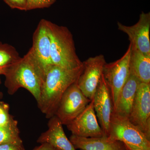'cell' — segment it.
I'll use <instances>...</instances> for the list:
<instances>
[{
  "mask_svg": "<svg viewBox=\"0 0 150 150\" xmlns=\"http://www.w3.org/2000/svg\"><path fill=\"white\" fill-rule=\"evenodd\" d=\"M7 143L23 146L17 121L14 119L7 126H0V145Z\"/></svg>",
  "mask_w": 150,
  "mask_h": 150,
  "instance_id": "e0dca14e",
  "label": "cell"
},
{
  "mask_svg": "<svg viewBox=\"0 0 150 150\" xmlns=\"http://www.w3.org/2000/svg\"><path fill=\"white\" fill-rule=\"evenodd\" d=\"M129 66L130 74L141 82L150 83V56L145 55L132 46Z\"/></svg>",
  "mask_w": 150,
  "mask_h": 150,
  "instance_id": "2e32d148",
  "label": "cell"
},
{
  "mask_svg": "<svg viewBox=\"0 0 150 150\" xmlns=\"http://www.w3.org/2000/svg\"><path fill=\"white\" fill-rule=\"evenodd\" d=\"M131 50L132 46L130 43L127 51L120 59L112 63H106L103 67V74L110 89L113 107L130 75L129 63Z\"/></svg>",
  "mask_w": 150,
  "mask_h": 150,
  "instance_id": "5b68a950",
  "label": "cell"
},
{
  "mask_svg": "<svg viewBox=\"0 0 150 150\" xmlns=\"http://www.w3.org/2000/svg\"><path fill=\"white\" fill-rule=\"evenodd\" d=\"M18 52L15 47L0 42V67L6 68L20 59Z\"/></svg>",
  "mask_w": 150,
  "mask_h": 150,
  "instance_id": "ac0fdd59",
  "label": "cell"
},
{
  "mask_svg": "<svg viewBox=\"0 0 150 150\" xmlns=\"http://www.w3.org/2000/svg\"><path fill=\"white\" fill-rule=\"evenodd\" d=\"M5 86L12 95L20 88L27 90L37 102L46 74L28 53L5 69Z\"/></svg>",
  "mask_w": 150,
  "mask_h": 150,
  "instance_id": "7a4b0ae2",
  "label": "cell"
},
{
  "mask_svg": "<svg viewBox=\"0 0 150 150\" xmlns=\"http://www.w3.org/2000/svg\"><path fill=\"white\" fill-rule=\"evenodd\" d=\"M140 83V81L136 77L130 74L119 94L116 104L113 107V113L129 118L137 87Z\"/></svg>",
  "mask_w": 150,
  "mask_h": 150,
  "instance_id": "5bb4252c",
  "label": "cell"
},
{
  "mask_svg": "<svg viewBox=\"0 0 150 150\" xmlns=\"http://www.w3.org/2000/svg\"><path fill=\"white\" fill-rule=\"evenodd\" d=\"M67 126L72 135L77 137L97 138L105 136L97 119L93 99L83 111Z\"/></svg>",
  "mask_w": 150,
  "mask_h": 150,
  "instance_id": "9c48e42d",
  "label": "cell"
},
{
  "mask_svg": "<svg viewBox=\"0 0 150 150\" xmlns=\"http://www.w3.org/2000/svg\"><path fill=\"white\" fill-rule=\"evenodd\" d=\"M63 125L57 116H52L48 121V130L40 135L38 143L48 144L60 150H76L66 136Z\"/></svg>",
  "mask_w": 150,
  "mask_h": 150,
  "instance_id": "4fadbf2b",
  "label": "cell"
},
{
  "mask_svg": "<svg viewBox=\"0 0 150 150\" xmlns=\"http://www.w3.org/2000/svg\"><path fill=\"white\" fill-rule=\"evenodd\" d=\"M124 144L126 150H148L143 149V148L139 147L137 146H134V145L128 144Z\"/></svg>",
  "mask_w": 150,
  "mask_h": 150,
  "instance_id": "cb8c5ba5",
  "label": "cell"
},
{
  "mask_svg": "<svg viewBox=\"0 0 150 150\" xmlns=\"http://www.w3.org/2000/svg\"><path fill=\"white\" fill-rule=\"evenodd\" d=\"M46 74L53 65L51 56V42L46 23V19L39 22L33 37L32 47L28 52Z\"/></svg>",
  "mask_w": 150,
  "mask_h": 150,
  "instance_id": "30bf717a",
  "label": "cell"
},
{
  "mask_svg": "<svg viewBox=\"0 0 150 150\" xmlns=\"http://www.w3.org/2000/svg\"><path fill=\"white\" fill-rule=\"evenodd\" d=\"M8 108V105L3 103L0 110V126H7L14 119L9 113Z\"/></svg>",
  "mask_w": 150,
  "mask_h": 150,
  "instance_id": "ffe728a7",
  "label": "cell"
},
{
  "mask_svg": "<svg viewBox=\"0 0 150 150\" xmlns=\"http://www.w3.org/2000/svg\"><path fill=\"white\" fill-rule=\"evenodd\" d=\"M69 140L76 149L126 150L123 142L112 141L105 136L97 138H84L71 135Z\"/></svg>",
  "mask_w": 150,
  "mask_h": 150,
  "instance_id": "9a60e30c",
  "label": "cell"
},
{
  "mask_svg": "<svg viewBox=\"0 0 150 150\" xmlns=\"http://www.w3.org/2000/svg\"><path fill=\"white\" fill-rule=\"evenodd\" d=\"M108 137L112 141L150 150V140L128 118L112 112Z\"/></svg>",
  "mask_w": 150,
  "mask_h": 150,
  "instance_id": "277c9868",
  "label": "cell"
},
{
  "mask_svg": "<svg viewBox=\"0 0 150 150\" xmlns=\"http://www.w3.org/2000/svg\"><path fill=\"white\" fill-rule=\"evenodd\" d=\"M83 67V64L77 69H68L53 65L48 69L37 102L38 107L46 118L55 115L63 94L77 81Z\"/></svg>",
  "mask_w": 150,
  "mask_h": 150,
  "instance_id": "6da1fadb",
  "label": "cell"
},
{
  "mask_svg": "<svg viewBox=\"0 0 150 150\" xmlns=\"http://www.w3.org/2000/svg\"><path fill=\"white\" fill-rule=\"evenodd\" d=\"M129 119L150 140V83L139 84Z\"/></svg>",
  "mask_w": 150,
  "mask_h": 150,
  "instance_id": "52a82bcc",
  "label": "cell"
},
{
  "mask_svg": "<svg viewBox=\"0 0 150 150\" xmlns=\"http://www.w3.org/2000/svg\"><path fill=\"white\" fill-rule=\"evenodd\" d=\"M46 23L51 42L53 64L68 69L82 67L83 62L77 55L73 35L69 30L47 20Z\"/></svg>",
  "mask_w": 150,
  "mask_h": 150,
  "instance_id": "3957f363",
  "label": "cell"
},
{
  "mask_svg": "<svg viewBox=\"0 0 150 150\" xmlns=\"http://www.w3.org/2000/svg\"><path fill=\"white\" fill-rule=\"evenodd\" d=\"M118 29L126 33L130 43L134 48L145 55L150 56V13L142 12L137 23L127 26L118 22Z\"/></svg>",
  "mask_w": 150,
  "mask_h": 150,
  "instance_id": "8fae6325",
  "label": "cell"
},
{
  "mask_svg": "<svg viewBox=\"0 0 150 150\" xmlns=\"http://www.w3.org/2000/svg\"><path fill=\"white\" fill-rule=\"evenodd\" d=\"M6 68H1L0 67V75H4Z\"/></svg>",
  "mask_w": 150,
  "mask_h": 150,
  "instance_id": "d4e9b609",
  "label": "cell"
},
{
  "mask_svg": "<svg viewBox=\"0 0 150 150\" xmlns=\"http://www.w3.org/2000/svg\"><path fill=\"white\" fill-rule=\"evenodd\" d=\"M11 8L26 10L27 0H3Z\"/></svg>",
  "mask_w": 150,
  "mask_h": 150,
  "instance_id": "44dd1931",
  "label": "cell"
},
{
  "mask_svg": "<svg viewBox=\"0 0 150 150\" xmlns=\"http://www.w3.org/2000/svg\"></svg>",
  "mask_w": 150,
  "mask_h": 150,
  "instance_id": "4316f807",
  "label": "cell"
},
{
  "mask_svg": "<svg viewBox=\"0 0 150 150\" xmlns=\"http://www.w3.org/2000/svg\"><path fill=\"white\" fill-rule=\"evenodd\" d=\"M91 101L81 91L76 82L65 91L55 115L63 125L67 126L83 111Z\"/></svg>",
  "mask_w": 150,
  "mask_h": 150,
  "instance_id": "8992f818",
  "label": "cell"
},
{
  "mask_svg": "<svg viewBox=\"0 0 150 150\" xmlns=\"http://www.w3.org/2000/svg\"><path fill=\"white\" fill-rule=\"evenodd\" d=\"M93 100L94 108L98 123L105 136L108 137L113 106L110 89L103 74Z\"/></svg>",
  "mask_w": 150,
  "mask_h": 150,
  "instance_id": "7c38bea8",
  "label": "cell"
},
{
  "mask_svg": "<svg viewBox=\"0 0 150 150\" xmlns=\"http://www.w3.org/2000/svg\"><path fill=\"white\" fill-rule=\"evenodd\" d=\"M56 0H27L26 10L47 8L56 2Z\"/></svg>",
  "mask_w": 150,
  "mask_h": 150,
  "instance_id": "d6986e66",
  "label": "cell"
},
{
  "mask_svg": "<svg viewBox=\"0 0 150 150\" xmlns=\"http://www.w3.org/2000/svg\"><path fill=\"white\" fill-rule=\"evenodd\" d=\"M33 150H60L47 144H41Z\"/></svg>",
  "mask_w": 150,
  "mask_h": 150,
  "instance_id": "603a6c76",
  "label": "cell"
},
{
  "mask_svg": "<svg viewBox=\"0 0 150 150\" xmlns=\"http://www.w3.org/2000/svg\"><path fill=\"white\" fill-rule=\"evenodd\" d=\"M106 63L102 54L90 57L83 62V71L77 84L85 96L91 100L93 99Z\"/></svg>",
  "mask_w": 150,
  "mask_h": 150,
  "instance_id": "ba28073f",
  "label": "cell"
},
{
  "mask_svg": "<svg viewBox=\"0 0 150 150\" xmlns=\"http://www.w3.org/2000/svg\"><path fill=\"white\" fill-rule=\"evenodd\" d=\"M3 104V103L0 102V110H1V108L2 107Z\"/></svg>",
  "mask_w": 150,
  "mask_h": 150,
  "instance_id": "484cf974",
  "label": "cell"
},
{
  "mask_svg": "<svg viewBox=\"0 0 150 150\" xmlns=\"http://www.w3.org/2000/svg\"><path fill=\"white\" fill-rule=\"evenodd\" d=\"M0 150H25V149L23 146L7 143L0 145Z\"/></svg>",
  "mask_w": 150,
  "mask_h": 150,
  "instance_id": "7402d4cb",
  "label": "cell"
}]
</instances>
